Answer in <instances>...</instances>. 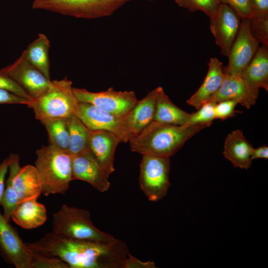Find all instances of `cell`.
<instances>
[{
    "instance_id": "cell-38",
    "label": "cell",
    "mask_w": 268,
    "mask_h": 268,
    "mask_svg": "<svg viewBox=\"0 0 268 268\" xmlns=\"http://www.w3.org/2000/svg\"><path fill=\"white\" fill-rule=\"evenodd\" d=\"M13 154H10L0 163V205L5 185V178Z\"/></svg>"
},
{
    "instance_id": "cell-9",
    "label": "cell",
    "mask_w": 268,
    "mask_h": 268,
    "mask_svg": "<svg viewBox=\"0 0 268 268\" xmlns=\"http://www.w3.org/2000/svg\"><path fill=\"white\" fill-rule=\"evenodd\" d=\"M74 114L89 130H104L117 135L122 142H128L132 134L125 117H122L100 109L93 105L78 102Z\"/></svg>"
},
{
    "instance_id": "cell-32",
    "label": "cell",
    "mask_w": 268,
    "mask_h": 268,
    "mask_svg": "<svg viewBox=\"0 0 268 268\" xmlns=\"http://www.w3.org/2000/svg\"><path fill=\"white\" fill-rule=\"evenodd\" d=\"M221 3L227 4L241 20H249L252 15L250 0H219Z\"/></svg>"
},
{
    "instance_id": "cell-29",
    "label": "cell",
    "mask_w": 268,
    "mask_h": 268,
    "mask_svg": "<svg viewBox=\"0 0 268 268\" xmlns=\"http://www.w3.org/2000/svg\"><path fill=\"white\" fill-rule=\"evenodd\" d=\"M215 103L212 102H206L203 103L196 112L191 113L187 124L197 125L207 124L211 125L215 119Z\"/></svg>"
},
{
    "instance_id": "cell-28",
    "label": "cell",
    "mask_w": 268,
    "mask_h": 268,
    "mask_svg": "<svg viewBox=\"0 0 268 268\" xmlns=\"http://www.w3.org/2000/svg\"><path fill=\"white\" fill-rule=\"evenodd\" d=\"M180 6L187 8L190 12L201 11L209 18L214 16L221 4L219 0H175Z\"/></svg>"
},
{
    "instance_id": "cell-16",
    "label": "cell",
    "mask_w": 268,
    "mask_h": 268,
    "mask_svg": "<svg viewBox=\"0 0 268 268\" xmlns=\"http://www.w3.org/2000/svg\"><path fill=\"white\" fill-rule=\"evenodd\" d=\"M259 94L248 86L241 74H226L218 91L207 101L216 103L232 100L247 109L255 105Z\"/></svg>"
},
{
    "instance_id": "cell-36",
    "label": "cell",
    "mask_w": 268,
    "mask_h": 268,
    "mask_svg": "<svg viewBox=\"0 0 268 268\" xmlns=\"http://www.w3.org/2000/svg\"><path fill=\"white\" fill-rule=\"evenodd\" d=\"M250 2L252 10L251 18L268 17V0H250Z\"/></svg>"
},
{
    "instance_id": "cell-15",
    "label": "cell",
    "mask_w": 268,
    "mask_h": 268,
    "mask_svg": "<svg viewBox=\"0 0 268 268\" xmlns=\"http://www.w3.org/2000/svg\"><path fill=\"white\" fill-rule=\"evenodd\" d=\"M120 142L121 139L112 132L90 130L88 149L109 176L115 171V154Z\"/></svg>"
},
{
    "instance_id": "cell-35",
    "label": "cell",
    "mask_w": 268,
    "mask_h": 268,
    "mask_svg": "<svg viewBox=\"0 0 268 268\" xmlns=\"http://www.w3.org/2000/svg\"><path fill=\"white\" fill-rule=\"evenodd\" d=\"M33 101L9 91L0 89V104H24L29 107Z\"/></svg>"
},
{
    "instance_id": "cell-4",
    "label": "cell",
    "mask_w": 268,
    "mask_h": 268,
    "mask_svg": "<svg viewBox=\"0 0 268 268\" xmlns=\"http://www.w3.org/2000/svg\"><path fill=\"white\" fill-rule=\"evenodd\" d=\"M52 232L83 241L108 243L116 238L93 224L87 210L63 204L53 215Z\"/></svg>"
},
{
    "instance_id": "cell-17",
    "label": "cell",
    "mask_w": 268,
    "mask_h": 268,
    "mask_svg": "<svg viewBox=\"0 0 268 268\" xmlns=\"http://www.w3.org/2000/svg\"><path fill=\"white\" fill-rule=\"evenodd\" d=\"M160 86L149 92L125 116L128 128L133 136L139 133L154 119L156 102Z\"/></svg>"
},
{
    "instance_id": "cell-14",
    "label": "cell",
    "mask_w": 268,
    "mask_h": 268,
    "mask_svg": "<svg viewBox=\"0 0 268 268\" xmlns=\"http://www.w3.org/2000/svg\"><path fill=\"white\" fill-rule=\"evenodd\" d=\"M72 176L73 180L85 181L102 193L107 191L111 186L109 176L89 149L72 155Z\"/></svg>"
},
{
    "instance_id": "cell-7",
    "label": "cell",
    "mask_w": 268,
    "mask_h": 268,
    "mask_svg": "<svg viewBox=\"0 0 268 268\" xmlns=\"http://www.w3.org/2000/svg\"><path fill=\"white\" fill-rule=\"evenodd\" d=\"M170 170V157L142 154L139 184L149 201H157L166 196L171 186Z\"/></svg>"
},
{
    "instance_id": "cell-5",
    "label": "cell",
    "mask_w": 268,
    "mask_h": 268,
    "mask_svg": "<svg viewBox=\"0 0 268 268\" xmlns=\"http://www.w3.org/2000/svg\"><path fill=\"white\" fill-rule=\"evenodd\" d=\"M72 83L67 77L52 81L49 89L33 100L29 107L32 109L36 119L45 120L67 119L74 114L78 101L73 92Z\"/></svg>"
},
{
    "instance_id": "cell-27",
    "label": "cell",
    "mask_w": 268,
    "mask_h": 268,
    "mask_svg": "<svg viewBox=\"0 0 268 268\" xmlns=\"http://www.w3.org/2000/svg\"><path fill=\"white\" fill-rule=\"evenodd\" d=\"M41 123L48 133L49 144L61 150L68 151L69 137L66 119H50Z\"/></svg>"
},
{
    "instance_id": "cell-37",
    "label": "cell",
    "mask_w": 268,
    "mask_h": 268,
    "mask_svg": "<svg viewBox=\"0 0 268 268\" xmlns=\"http://www.w3.org/2000/svg\"><path fill=\"white\" fill-rule=\"evenodd\" d=\"M154 262H142L130 253L126 260L124 268H155Z\"/></svg>"
},
{
    "instance_id": "cell-1",
    "label": "cell",
    "mask_w": 268,
    "mask_h": 268,
    "mask_svg": "<svg viewBox=\"0 0 268 268\" xmlns=\"http://www.w3.org/2000/svg\"><path fill=\"white\" fill-rule=\"evenodd\" d=\"M26 244L32 252L57 257L70 268H104L111 255L105 243L74 239L53 232Z\"/></svg>"
},
{
    "instance_id": "cell-6",
    "label": "cell",
    "mask_w": 268,
    "mask_h": 268,
    "mask_svg": "<svg viewBox=\"0 0 268 268\" xmlns=\"http://www.w3.org/2000/svg\"><path fill=\"white\" fill-rule=\"evenodd\" d=\"M133 0H33L32 7L78 18L95 19L110 16Z\"/></svg>"
},
{
    "instance_id": "cell-20",
    "label": "cell",
    "mask_w": 268,
    "mask_h": 268,
    "mask_svg": "<svg viewBox=\"0 0 268 268\" xmlns=\"http://www.w3.org/2000/svg\"><path fill=\"white\" fill-rule=\"evenodd\" d=\"M248 86L259 94V89L268 90V47L260 46L254 57L241 73Z\"/></svg>"
},
{
    "instance_id": "cell-13",
    "label": "cell",
    "mask_w": 268,
    "mask_h": 268,
    "mask_svg": "<svg viewBox=\"0 0 268 268\" xmlns=\"http://www.w3.org/2000/svg\"><path fill=\"white\" fill-rule=\"evenodd\" d=\"M210 19V31L222 55L227 57L239 30L241 19L229 5L221 3Z\"/></svg>"
},
{
    "instance_id": "cell-39",
    "label": "cell",
    "mask_w": 268,
    "mask_h": 268,
    "mask_svg": "<svg viewBox=\"0 0 268 268\" xmlns=\"http://www.w3.org/2000/svg\"><path fill=\"white\" fill-rule=\"evenodd\" d=\"M268 159V147L261 146L258 148H253L251 159L252 160L256 159Z\"/></svg>"
},
{
    "instance_id": "cell-31",
    "label": "cell",
    "mask_w": 268,
    "mask_h": 268,
    "mask_svg": "<svg viewBox=\"0 0 268 268\" xmlns=\"http://www.w3.org/2000/svg\"><path fill=\"white\" fill-rule=\"evenodd\" d=\"M252 32L262 45L268 47V17L249 20Z\"/></svg>"
},
{
    "instance_id": "cell-30",
    "label": "cell",
    "mask_w": 268,
    "mask_h": 268,
    "mask_svg": "<svg viewBox=\"0 0 268 268\" xmlns=\"http://www.w3.org/2000/svg\"><path fill=\"white\" fill-rule=\"evenodd\" d=\"M32 253L31 268H70L67 263L57 257Z\"/></svg>"
},
{
    "instance_id": "cell-22",
    "label": "cell",
    "mask_w": 268,
    "mask_h": 268,
    "mask_svg": "<svg viewBox=\"0 0 268 268\" xmlns=\"http://www.w3.org/2000/svg\"><path fill=\"white\" fill-rule=\"evenodd\" d=\"M13 186L18 204L38 199L42 194V184L35 166L29 164L21 168L14 178Z\"/></svg>"
},
{
    "instance_id": "cell-23",
    "label": "cell",
    "mask_w": 268,
    "mask_h": 268,
    "mask_svg": "<svg viewBox=\"0 0 268 268\" xmlns=\"http://www.w3.org/2000/svg\"><path fill=\"white\" fill-rule=\"evenodd\" d=\"M190 115L191 113L174 104L160 86L153 121L170 125H184L187 124Z\"/></svg>"
},
{
    "instance_id": "cell-3",
    "label": "cell",
    "mask_w": 268,
    "mask_h": 268,
    "mask_svg": "<svg viewBox=\"0 0 268 268\" xmlns=\"http://www.w3.org/2000/svg\"><path fill=\"white\" fill-rule=\"evenodd\" d=\"M35 166L41 184L42 194L64 195L68 190L72 176V155L51 144L42 146L36 152Z\"/></svg>"
},
{
    "instance_id": "cell-21",
    "label": "cell",
    "mask_w": 268,
    "mask_h": 268,
    "mask_svg": "<svg viewBox=\"0 0 268 268\" xmlns=\"http://www.w3.org/2000/svg\"><path fill=\"white\" fill-rule=\"evenodd\" d=\"M47 218L44 204L32 199L19 203L13 211L11 219L20 227L32 229L45 223Z\"/></svg>"
},
{
    "instance_id": "cell-40",
    "label": "cell",
    "mask_w": 268,
    "mask_h": 268,
    "mask_svg": "<svg viewBox=\"0 0 268 268\" xmlns=\"http://www.w3.org/2000/svg\"><path fill=\"white\" fill-rule=\"evenodd\" d=\"M150 0V1H151V0Z\"/></svg>"
},
{
    "instance_id": "cell-2",
    "label": "cell",
    "mask_w": 268,
    "mask_h": 268,
    "mask_svg": "<svg viewBox=\"0 0 268 268\" xmlns=\"http://www.w3.org/2000/svg\"><path fill=\"white\" fill-rule=\"evenodd\" d=\"M207 124L174 125L153 121L129 140L132 151L170 157Z\"/></svg>"
},
{
    "instance_id": "cell-33",
    "label": "cell",
    "mask_w": 268,
    "mask_h": 268,
    "mask_svg": "<svg viewBox=\"0 0 268 268\" xmlns=\"http://www.w3.org/2000/svg\"><path fill=\"white\" fill-rule=\"evenodd\" d=\"M0 89L11 92L17 95L33 101L30 96L14 80L0 69Z\"/></svg>"
},
{
    "instance_id": "cell-24",
    "label": "cell",
    "mask_w": 268,
    "mask_h": 268,
    "mask_svg": "<svg viewBox=\"0 0 268 268\" xmlns=\"http://www.w3.org/2000/svg\"><path fill=\"white\" fill-rule=\"evenodd\" d=\"M50 42L47 36L39 33L22 52L27 60L49 79H50Z\"/></svg>"
},
{
    "instance_id": "cell-34",
    "label": "cell",
    "mask_w": 268,
    "mask_h": 268,
    "mask_svg": "<svg viewBox=\"0 0 268 268\" xmlns=\"http://www.w3.org/2000/svg\"><path fill=\"white\" fill-rule=\"evenodd\" d=\"M238 103L234 100H223L215 103V119L225 120L234 117L236 113L235 108Z\"/></svg>"
},
{
    "instance_id": "cell-10",
    "label": "cell",
    "mask_w": 268,
    "mask_h": 268,
    "mask_svg": "<svg viewBox=\"0 0 268 268\" xmlns=\"http://www.w3.org/2000/svg\"><path fill=\"white\" fill-rule=\"evenodd\" d=\"M34 100L44 94L52 84L41 72L32 65L22 52L13 63L1 69Z\"/></svg>"
},
{
    "instance_id": "cell-19",
    "label": "cell",
    "mask_w": 268,
    "mask_h": 268,
    "mask_svg": "<svg viewBox=\"0 0 268 268\" xmlns=\"http://www.w3.org/2000/svg\"><path fill=\"white\" fill-rule=\"evenodd\" d=\"M253 147L240 130L229 133L224 141V156L234 167L248 169L252 162L251 154Z\"/></svg>"
},
{
    "instance_id": "cell-12",
    "label": "cell",
    "mask_w": 268,
    "mask_h": 268,
    "mask_svg": "<svg viewBox=\"0 0 268 268\" xmlns=\"http://www.w3.org/2000/svg\"><path fill=\"white\" fill-rule=\"evenodd\" d=\"M32 253L0 213V255L4 260L16 268H31Z\"/></svg>"
},
{
    "instance_id": "cell-11",
    "label": "cell",
    "mask_w": 268,
    "mask_h": 268,
    "mask_svg": "<svg viewBox=\"0 0 268 268\" xmlns=\"http://www.w3.org/2000/svg\"><path fill=\"white\" fill-rule=\"evenodd\" d=\"M259 44L252 32L249 20H242L239 30L227 56L228 65L223 67L224 73L240 74L256 53Z\"/></svg>"
},
{
    "instance_id": "cell-8",
    "label": "cell",
    "mask_w": 268,
    "mask_h": 268,
    "mask_svg": "<svg viewBox=\"0 0 268 268\" xmlns=\"http://www.w3.org/2000/svg\"><path fill=\"white\" fill-rule=\"evenodd\" d=\"M78 102L88 103L118 116L125 117L137 101L134 91H117L110 87L105 91L94 92L73 87Z\"/></svg>"
},
{
    "instance_id": "cell-18",
    "label": "cell",
    "mask_w": 268,
    "mask_h": 268,
    "mask_svg": "<svg viewBox=\"0 0 268 268\" xmlns=\"http://www.w3.org/2000/svg\"><path fill=\"white\" fill-rule=\"evenodd\" d=\"M208 66V71L202 83L187 101L189 105L197 109L218 91L224 78L222 63L217 58H211Z\"/></svg>"
},
{
    "instance_id": "cell-26",
    "label": "cell",
    "mask_w": 268,
    "mask_h": 268,
    "mask_svg": "<svg viewBox=\"0 0 268 268\" xmlns=\"http://www.w3.org/2000/svg\"><path fill=\"white\" fill-rule=\"evenodd\" d=\"M66 120L69 132V153L73 155L88 150L90 130L75 114Z\"/></svg>"
},
{
    "instance_id": "cell-25",
    "label": "cell",
    "mask_w": 268,
    "mask_h": 268,
    "mask_svg": "<svg viewBox=\"0 0 268 268\" xmlns=\"http://www.w3.org/2000/svg\"><path fill=\"white\" fill-rule=\"evenodd\" d=\"M21 167L18 155L13 154L12 159L8 167L9 173L5 181L4 191L0 201V205L3 209L2 214L8 222L11 219L13 211L18 204L17 196L13 186L14 178Z\"/></svg>"
}]
</instances>
